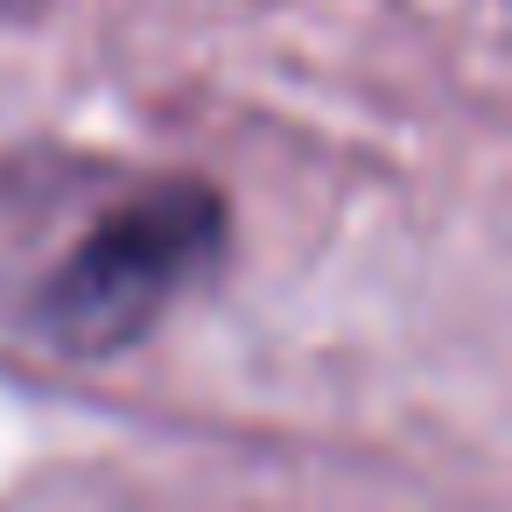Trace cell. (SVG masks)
I'll list each match as a JSON object with an SVG mask.
<instances>
[{
    "label": "cell",
    "instance_id": "6da1fadb",
    "mask_svg": "<svg viewBox=\"0 0 512 512\" xmlns=\"http://www.w3.org/2000/svg\"><path fill=\"white\" fill-rule=\"evenodd\" d=\"M225 253V197L204 176H162L113 204L64 267L43 274L29 323L64 358L134 351L169 302Z\"/></svg>",
    "mask_w": 512,
    "mask_h": 512
}]
</instances>
